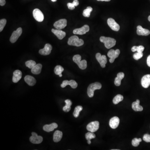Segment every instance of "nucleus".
Masks as SVG:
<instances>
[{"mask_svg":"<svg viewBox=\"0 0 150 150\" xmlns=\"http://www.w3.org/2000/svg\"><path fill=\"white\" fill-rule=\"evenodd\" d=\"M100 41L104 43L105 48L109 49L114 46L116 44V40L114 38L110 37L101 36L100 38Z\"/></svg>","mask_w":150,"mask_h":150,"instance_id":"nucleus-1","label":"nucleus"},{"mask_svg":"<svg viewBox=\"0 0 150 150\" xmlns=\"http://www.w3.org/2000/svg\"><path fill=\"white\" fill-rule=\"evenodd\" d=\"M68 44L70 46L79 47L83 45L84 41L81 39H79L77 36H73L68 39Z\"/></svg>","mask_w":150,"mask_h":150,"instance_id":"nucleus-2","label":"nucleus"},{"mask_svg":"<svg viewBox=\"0 0 150 150\" xmlns=\"http://www.w3.org/2000/svg\"><path fill=\"white\" fill-rule=\"evenodd\" d=\"M102 85L99 82H95L90 84L88 88L87 94L89 97L92 98L94 95V91L101 89Z\"/></svg>","mask_w":150,"mask_h":150,"instance_id":"nucleus-3","label":"nucleus"},{"mask_svg":"<svg viewBox=\"0 0 150 150\" xmlns=\"http://www.w3.org/2000/svg\"><path fill=\"white\" fill-rule=\"evenodd\" d=\"M120 53V50L119 49H116V50H110L108 53V56L110 58L109 61L110 63H113L115 58L118 57Z\"/></svg>","mask_w":150,"mask_h":150,"instance_id":"nucleus-4","label":"nucleus"},{"mask_svg":"<svg viewBox=\"0 0 150 150\" xmlns=\"http://www.w3.org/2000/svg\"><path fill=\"white\" fill-rule=\"evenodd\" d=\"M99 128V121H95L90 123L86 127L88 131L94 133L97 131Z\"/></svg>","mask_w":150,"mask_h":150,"instance_id":"nucleus-5","label":"nucleus"},{"mask_svg":"<svg viewBox=\"0 0 150 150\" xmlns=\"http://www.w3.org/2000/svg\"><path fill=\"white\" fill-rule=\"evenodd\" d=\"M22 28H18L16 30L13 32L10 39V42L12 43H15L20 35H22Z\"/></svg>","mask_w":150,"mask_h":150,"instance_id":"nucleus-6","label":"nucleus"},{"mask_svg":"<svg viewBox=\"0 0 150 150\" xmlns=\"http://www.w3.org/2000/svg\"><path fill=\"white\" fill-rule=\"evenodd\" d=\"M95 58L99 62L101 67L104 68L105 67V64H106L107 62V58L105 55H101L100 53H97L95 55Z\"/></svg>","mask_w":150,"mask_h":150,"instance_id":"nucleus-7","label":"nucleus"},{"mask_svg":"<svg viewBox=\"0 0 150 150\" xmlns=\"http://www.w3.org/2000/svg\"><path fill=\"white\" fill-rule=\"evenodd\" d=\"M33 16L35 20H37V22H43L44 20V15L43 13L38 8H36L34 9L33 12Z\"/></svg>","mask_w":150,"mask_h":150,"instance_id":"nucleus-8","label":"nucleus"},{"mask_svg":"<svg viewBox=\"0 0 150 150\" xmlns=\"http://www.w3.org/2000/svg\"><path fill=\"white\" fill-rule=\"evenodd\" d=\"M108 24L112 30L118 31L120 30V26L112 18H109L107 20Z\"/></svg>","mask_w":150,"mask_h":150,"instance_id":"nucleus-9","label":"nucleus"},{"mask_svg":"<svg viewBox=\"0 0 150 150\" xmlns=\"http://www.w3.org/2000/svg\"><path fill=\"white\" fill-rule=\"evenodd\" d=\"M67 21L66 19H60L54 24V27L58 30H62L66 27Z\"/></svg>","mask_w":150,"mask_h":150,"instance_id":"nucleus-10","label":"nucleus"},{"mask_svg":"<svg viewBox=\"0 0 150 150\" xmlns=\"http://www.w3.org/2000/svg\"><path fill=\"white\" fill-rule=\"evenodd\" d=\"M43 138L41 136H38L37 133H32V136L30 138V142L34 144H39L43 141Z\"/></svg>","mask_w":150,"mask_h":150,"instance_id":"nucleus-11","label":"nucleus"},{"mask_svg":"<svg viewBox=\"0 0 150 150\" xmlns=\"http://www.w3.org/2000/svg\"><path fill=\"white\" fill-rule=\"evenodd\" d=\"M89 26L88 25H85L80 28H76L73 31V33L74 34L78 35H83L89 31Z\"/></svg>","mask_w":150,"mask_h":150,"instance_id":"nucleus-12","label":"nucleus"},{"mask_svg":"<svg viewBox=\"0 0 150 150\" xmlns=\"http://www.w3.org/2000/svg\"><path fill=\"white\" fill-rule=\"evenodd\" d=\"M52 49V46L50 44H47L45 45L44 48L40 50L39 53L40 55L47 56V55H49Z\"/></svg>","mask_w":150,"mask_h":150,"instance_id":"nucleus-13","label":"nucleus"},{"mask_svg":"<svg viewBox=\"0 0 150 150\" xmlns=\"http://www.w3.org/2000/svg\"><path fill=\"white\" fill-rule=\"evenodd\" d=\"M142 86L145 89L148 88L150 85V74L145 75L141 79Z\"/></svg>","mask_w":150,"mask_h":150,"instance_id":"nucleus-14","label":"nucleus"},{"mask_svg":"<svg viewBox=\"0 0 150 150\" xmlns=\"http://www.w3.org/2000/svg\"><path fill=\"white\" fill-rule=\"evenodd\" d=\"M120 123V119L118 117L114 116L111 118L109 121V125L112 129L116 128Z\"/></svg>","mask_w":150,"mask_h":150,"instance_id":"nucleus-15","label":"nucleus"},{"mask_svg":"<svg viewBox=\"0 0 150 150\" xmlns=\"http://www.w3.org/2000/svg\"><path fill=\"white\" fill-rule=\"evenodd\" d=\"M68 85H70L73 89H76L77 87L78 83L76 81L71 80L70 81L68 80H65L63 81V83L61 84V87L62 88H65L66 86Z\"/></svg>","mask_w":150,"mask_h":150,"instance_id":"nucleus-16","label":"nucleus"},{"mask_svg":"<svg viewBox=\"0 0 150 150\" xmlns=\"http://www.w3.org/2000/svg\"><path fill=\"white\" fill-rule=\"evenodd\" d=\"M137 34L139 36H147L150 34V30L143 28L141 26L137 27Z\"/></svg>","mask_w":150,"mask_h":150,"instance_id":"nucleus-17","label":"nucleus"},{"mask_svg":"<svg viewBox=\"0 0 150 150\" xmlns=\"http://www.w3.org/2000/svg\"><path fill=\"white\" fill-rule=\"evenodd\" d=\"M22 73L21 71L17 70L14 71L13 76V82L16 83L18 82V81L22 79Z\"/></svg>","mask_w":150,"mask_h":150,"instance_id":"nucleus-18","label":"nucleus"},{"mask_svg":"<svg viewBox=\"0 0 150 150\" xmlns=\"http://www.w3.org/2000/svg\"><path fill=\"white\" fill-rule=\"evenodd\" d=\"M51 31L60 40L63 39V38H64V37L66 36V33L65 32L63 31L62 30H61L52 29Z\"/></svg>","mask_w":150,"mask_h":150,"instance_id":"nucleus-19","label":"nucleus"},{"mask_svg":"<svg viewBox=\"0 0 150 150\" xmlns=\"http://www.w3.org/2000/svg\"><path fill=\"white\" fill-rule=\"evenodd\" d=\"M58 126V125L57 123H53L50 124L45 125L43 127V129L44 131H46L47 132H50L51 131H53L55 129L57 128Z\"/></svg>","mask_w":150,"mask_h":150,"instance_id":"nucleus-20","label":"nucleus"},{"mask_svg":"<svg viewBox=\"0 0 150 150\" xmlns=\"http://www.w3.org/2000/svg\"><path fill=\"white\" fill-rule=\"evenodd\" d=\"M24 80L25 82L30 86H34L35 85L36 82V79L34 77L29 75H27L25 76Z\"/></svg>","mask_w":150,"mask_h":150,"instance_id":"nucleus-21","label":"nucleus"},{"mask_svg":"<svg viewBox=\"0 0 150 150\" xmlns=\"http://www.w3.org/2000/svg\"><path fill=\"white\" fill-rule=\"evenodd\" d=\"M125 75L123 72L118 73L115 79L114 84L116 86H120L121 84V81L123 79Z\"/></svg>","mask_w":150,"mask_h":150,"instance_id":"nucleus-22","label":"nucleus"},{"mask_svg":"<svg viewBox=\"0 0 150 150\" xmlns=\"http://www.w3.org/2000/svg\"><path fill=\"white\" fill-rule=\"evenodd\" d=\"M132 108L135 111H141L143 110V107L140 105V101L138 99L133 103Z\"/></svg>","mask_w":150,"mask_h":150,"instance_id":"nucleus-23","label":"nucleus"},{"mask_svg":"<svg viewBox=\"0 0 150 150\" xmlns=\"http://www.w3.org/2000/svg\"><path fill=\"white\" fill-rule=\"evenodd\" d=\"M63 136V133L59 131H56L53 134V141L55 142H59Z\"/></svg>","mask_w":150,"mask_h":150,"instance_id":"nucleus-24","label":"nucleus"},{"mask_svg":"<svg viewBox=\"0 0 150 150\" xmlns=\"http://www.w3.org/2000/svg\"><path fill=\"white\" fill-rule=\"evenodd\" d=\"M42 65L40 63L36 64L32 69H31V72L32 73L36 75H38L40 73L41 71Z\"/></svg>","mask_w":150,"mask_h":150,"instance_id":"nucleus-25","label":"nucleus"},{"mask_svg":"<svg viewBox=\"0 0 150 150\" xmlns=\"http://www.w3.org/2000/svg\"><path fill=\"white\" fill-rule=\"evenodd\" d=\"M66 105L63 108V111L65 112H69L71 109V105L72 104L71 101L69 99H67L65 101Z\"/></svg>","mask_w":150,"mask_h":150,"instance_id":"nucleus-26","label":"nucleus"},{"mask_svg":"<svg viewBox=\"0 0 150 150\" xmlns=\"http://www.w3.org/2000/svg\"><path fill=\"white\" fill-rule=\"evenodd\" d=\"M85 138L88 141V143L89 144H91V139L95 138V135L93 133L89 132L85 134Z\"/></svg>","mask_w":150,"mask_h":150,"instance_id":"nucleus-27","label":"nucleus"},{"mask_svg":"<svg viewBox=\"0 0 150 150\" xmlns=\"http://www.w3.org/2000/svg\"><path fill=\"white\" fill-rule=\"evenodd\" d=\"M82 110H83V107L81 105H78L75 108L74 112L73 113V115L75 118H78L79 116L80 113Z\"/></svg>","mask_w":150,"mask_h":150,"instance_id":"nucleus-28","label":"nucleus"},{"mask_svg":"<svg viewBox=\"0 0 150 150\" xmlns=\"http://www.w3.org/2000/svg\"><path fill=\"white\" fill-rule=\"evenodd\" d=\"M123 96L120 94H118L113 98V102L114 104H117L121 102V101L123 100Z\"/></svg>","mask_w":150,"mask_h":150,"instance_id":"nucleus-29","label":"nucleus"},{"mask_svg":"<svg viewBox=\"0 0 150 150\" xmlns=\"http://www.w3.org/2000/svg\"><path fill=\"white\" fill-rule=\"evenodd\" d=\"M93 10V8L92 7L89 6L86 8V9H85L83 13V16L85 17H89L91 15V13Z\"/></svg>","mask_w":150,"mask_h":150,"instance_id":"nucleus-30","label":"nucleus"},{"mask_svg":"<svg viewBox=\"0 0 150 150\" xmlns=\"http://www.w3.org/2000/svg\"><path fill=\"white\" fill-rule=\"evenodd\" d=\"M144 50V47L143 46H134L131 48V50L132 52L137 51L139 53H142Z\"/></svg>","mask_w":150,"mask_h":150,"instance_id":"nucleus-31","label":"nucleus"},{"mask_svg":"<svg viewBox=\"0 0 150 150\" xmlns=\"http://www.w3.org/2000/svg\"><path fill=\"white\" fill-rule=\"evenodd\" d=\"M64 71V68H63L61 66L58 65L55 67L54 68V73L57 75H59L62 74V73Z\"/></svg>","mask_w":150,"mask_h":150,"instance_id":"nucleus-32","label":"nucleus"},{"mask_svg":"<svg viewBox=\"0 0 150 150\" xmlns=\"http://www.w3.org/2000/svg\"><path fill=\"white\" fill-rule=\"evenodd\" d=\"M36 65V62L33 60H29L26 62V66L30 69H32Z\"/></svg>","mask_w":150,"mask_h":150,"instance_id":"nucleus-33","label":"nucleus"},{"mask_svg":"<svg viewBox=\"0 0 150 150\" xmlns=\"http://www.w3.org/2000/svg\"><path fill=\"white\" fill-rule=\"evenodd\" d=\"M79 66V68L80 69L82 70H84L86 69L87 66V61L85 60H83L82 61H81L80 62L79 65H78Z\"/></svg>","mask_w":150,"mask_h":150,"instance_id":"nucleus-34","label":"nucleus"},{"mask_svg":"<svg viewBox=\"0 0 150 150\" xmlns=\"http://www.w3.org/2000/svg\"><path fill=\"white\" fill-rule=\"evenodd\" d=\"M142 140L141 138H134L132 141V144L133 146L134 147L138 146L140 144V143L141 142Z\"/></svg>","mask_w":150,"mask_h":150,"instance_id":"nucleus-35","label":"nucleus"},{"mask_svg":"<svg viewBox=\"0 0 150 150\" xmlns=\"http://www.w3.org/2000/svg\"><path fill=\"white\" fill-rule=\"evenodd\" d=\"M81 57L79 55H76L73 57V61L78 65H79L80 62H81Z\"/></svg>","mask_w":150,"mask_h":150,"instance_id":"nucleus-36","label":"nucleus"},{"mask_svg":"<svg viewBox=\"0 0 150 150\" xmlns=\"http://www.w3.org/2000/svg\"><path fill=\"white\" fill-rule=\"evenodd\" d=\"M6 22L7 21L6 19H1L0 20V32H1L3 30L4 28L6 26Z\"/></svg>","mask_w":150,"mask_h":150,"instance_id":"nucleus-37","label":"nucleus"},{"mask_svg":"<svg viewBox=\"0 0 150 150\" xmlns=\"http://www.w3.org/2000/svg\"><path fill=\"white\" fill-rule=\"evenodd\" d=\"M143 56V53H139V52H137V53H135L133 55V58L136 60H138L140 59V58H141Z\"/></svg>","mask_w":150,"mask_h":150,"instance_id":"nucleus-38","label":"nucleus"},{"mask_svg":"<svg viewBox=\"0 0 150 150\" xmlns=\"http://www.w3.org/2000/svg\"><path fill=\"white\" fill-rule=\"evenodd\" d=\"M143 140L146 142H150V135L148 134H145L143 137Z\"/></svg>","mask_w":150,"mask_h":150,"instance_id":"nucleus-39","label":"nucleus"},{"mask_svg":"<svg viewBox=\"0 0 150 150\" xmlns=\"http://www.w3.org/2000/svg\"><path fill=\"white\" fill-rule=\"evenodd\" d=\"M67 6L68 9H70V10H74L75 9V6L73 4V3H69L67 4Z\"/></svg>","mask_w":150,"mask_h":150,"instance_id":"nucleus-40","label":"nucleus"},{"mask_svg":"<svg viewBox=\"0 0 150 150\" xmlns=\"http://www.w3.org/2000/svg\"><path fill=\"white\" fill-rule=\"evenodd\" d=\"M73 3L75 6H79V1L78 0H74L73 1Z\"/></svg>","mask_w":150,"mask_h":150,"instance_id":"nucleus-41","label":"nucleus"},{"mask_svg":"<svg viewBox=\"0 0 150 150\" xmlns=\"http://www.w3.org/2000/svg\"><path fill=\"white\" fill-rule=\"evenodd\" d=\"M6 4L5 0H0V5L1 6H4Z\"/></svg>","mask_w":150,"mask_h":150,"instance_id":"nucleus-42","label":"nucleus"},{"mask_svg":"<svg viewBox=\"0 0 150 150\" xmlns=\"http://www.w3.org/2000/svg\"><path fill=\"white\" fill-rule=\"evenodd\" d=\"M147 63L148 66L150 67V55H149V56H148L147 58Z\"/></svg>","mask_w":150,"mask_h":150,"instance_id":"nucleus-43","label":"nucleus"},{"mask_svg":"<svg viewBox=\"0 0 150 150\" xmlns=\"http://www.w3.org/2000/svg\"><path fill=\"white\" fill-rule=\"evenodd\" d=\"M97 1H107V2H108V1H110L111 0H97Z\"/></svg>","mask_w":150,"mask_h":150,"instance_id":"nucleus-44","label":"nucleus"},{"mask_svg":"<svg viewBox=\"0 0 150 150\" xmlns=\"http://www.w3.org/2000/svg\"><path fill=\"white\" fill-rule=\"evenodd\" d=\"M148 20L150 22V16H149L148 17Z\"/></svg>","mask_w":150,"mask_h":150,"instance_id":"nucleus-45","label":"nucleus"},{"mask_svg":"<svg viewBox=\"0 0 150 150\" xmlns=\"http://www.w3.org/2000/svg\"><path fill=\"white\" fill-rule=\"evenodd\" d=\"M51 1H52V2H56V1H57V0H51Z\"/></svg>","mask_w":150,"mask_h":150,"instance_id":"nucleus-46","label":"nucleus"},{"mask_svg":"<svg viewBox=\"0 0 150 150\" xmlns=\"http://www.w3.org/2000/svg\"><path fill=\"white\" fill-rule=\"evenodd\" d=\"M59 77H61L62 76V74H60V75H59Z\"/></svg>","mask_w":150,"mask_h":150,"instance_id":"nucleus-47","label":"nucleus"}]
</instances>
